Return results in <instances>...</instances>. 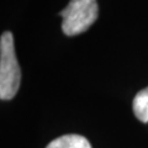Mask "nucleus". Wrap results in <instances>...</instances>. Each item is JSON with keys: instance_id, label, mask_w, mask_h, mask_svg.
Returning a JSON list of instances; mask_svg holds the SVG:
<instances>
[{"instance_id": "f257e3e1", "label": "nucleus", "mask_w": 148, "mask_h": 148, "mask_svg": "<svg viewBox=\"0 0 148 148\" xmlns=\"http://www.w3.org/2000/svg\"><path fill=\"white\" fill-rule=\"evenodd\" d=\"M21 71L18 66L14 36L11 32H4L0 38V98L10 100L20 88Z\"/></svg>"}, {"instance_id": "f03ea898", "label": "nucleus", "mask_w": 148, "mask_h": 148, "mask_svg": "<svg viewBox=\"0 0 148 148\" xmlns=\"http://www.w3.org/2000/svg\"><path fill=\"white\" fill-rule=\"evenodd\" d=\"M62 31L67 36H77L85 32L98 18L96 0H71L59 12Z\"/></svg>"}, {"instance_id": "7ed1b4c3", "label": "nucleus", "mask_w": 148, "mask_h": 148, "mask_svg": "<svg viewBox=\"0 0 148 148\" xmlns=\"http://www.w3.org/2000/svg\"><path fill=\"white\" fill-rule=\"evenodd\" d=\"M46 148H91V145L80 135H64L53 140Z\"/></svg>"}, {"instance_id": "20e7f679", "label": "nucleus", "mask_w": 148, "mask_h": 148, "mask_svg": "<svg viewBox=\"0 0 148 148\" xmlns=\"http://www.w3.org/2000/svg\"><path fill=\"white\" fill-rule=\"evenodd\" d=\"M132 109L140 121L148 122V86L136 94L132 101Z\"/></svg>"}]
</instances>
